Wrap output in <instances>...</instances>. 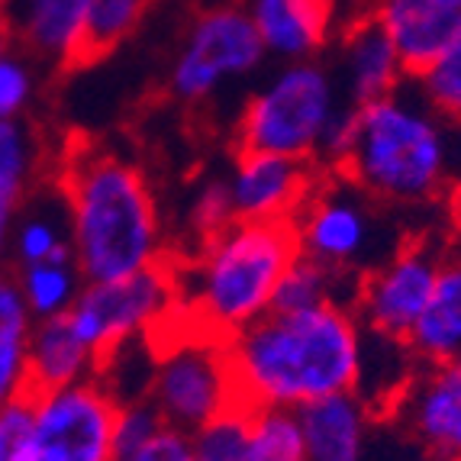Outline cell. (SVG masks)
I'll use <instances>...</instances> for the list:
<instances>
[{
	"instance_id": "1",
	"label": "cell",
	"mask_w": 461,
	"mask_h": 461,
	"mask_svg": "<svg viewBox=\"0 0 461 461\" xmlns=\"http://www.w3.org/2000/svg\"><path fill=\"white\" fill-rule=\"evenodd\" d=\"M85 281H113L171 262L162 200L139 158L104 142H71L52 168Z\"/></svg>"
},
{
	"instance_id": "2",
	"label": "cell",
	"mask_w": 461,
	"mask_h": 461,
	"mask_svg": "<svg viewBox=\"0 0 461 461\" xmlns=\"http://www.w3.org/2000/svg\"><path fill=\"white\" fill-rule=\"evenodd\" d=\"M368 332L348 300L271 310L226 339L239 407L300 410L362 387Z\"/></svg>"
},
{
	"instance_id": "3",
	"label": "cell",
	"mask_w": 461,
	"mask_h": 461,
	"mask_svg": "<svg viewBox=\"0 0 461 461\" xmlns=\"http://www.w3.org/2000/svg\"><path fill=\"white\" fill-rule=\"evenodd\" d=\"M336 175L384 210L448 203L461 177V126L448 123L407 81L352 107V139Z\"/></svg>"
},
{
	"instance_id": "4",
	"label": "cell",
	"mask_w": 461,
	"mask_h": 461,
	"mask_svg": "<svg viewBox=\"0 0 461 461\" xmlns=\"http://www.w3.org/2000/svg\"><path fill=\"white\" fill-rule=\"evenodd\" d=\"M300 255L291 223L232 220L226 230L175 252L177 320L213 339H232L275 310L285 271Z\"/></svg>"
},
{
	"instance_id": "5",
	"label": "cell",
	"mask_w": 461,
	"mask_h": 461,
	"mask_svg": "<svg viewBox=\"0 0 461 461\" xmlns=\"http://www.w3.org/2000/svg\"><path fill=\"white\" fill-rule=\"evenodd\" d=\"M352 107L326 59L277 62L249 91L232 126L236 149L271 152L316 165L342 110Z\"/></svg>"
},
{
	"instance_id": "6",
	"label": "cell",
	"mask_w": 461,
	"mask_h": 461,
	"mask_svg": "<svg viewBox=\"0 0 461 461\" xmlns=\"http://www.w3.org/2000/svg\"><path fill=\"white\" fill-rule=\"evenodd\" d=\"M268 62L262 39L239 0H203L181 26L165 91L177 107L200 110L226 91L246 85Z\"/></svg>"
},
{
	"instance_id": "7",
	"label": "cell",
	"mask_w": 461,
	"mask_h": 461,
	"mask_svg": "<svg viewBox=\"0 0 461 461\" xmlns=\"http://www.w3.org/2000/svg\"><path fill=\"white\" fill-rule=\"evenodd\" d=\"M142 397L158 410L168 426L197 432L216 416L239 407L230 355L223 339L203 336L181 323H171L152 339V362Z\"/></svg>"
},
{
	"instance_id": "8",
	"label": "cell",
	"mask_w": 461,
	"mask_h": 461,
	"mask_svg": "<svg viewBox=\"0 0 461 461\" xmlns=\"http://www.w3.org/2000/svg\"><path fill=\"white\" fill-rule=\"evenodd\" d=\"M300 255L336 275L355 277L381 262L397 242H387L384 207L336 171H323L291 220Z\"/></svg>"
},
{
	"instance_id": "9",
	"label": "cell",
	"mask_w": 461,
	"mask_h": 461,
	"mask_svg": "<svg viewBox=\"0 0 461 461\" xmlns=\"http://www.w3.org/2000/svg\"><path fill=\"white\" fill-rule=\"evenodd\" d=\"M175 320L177 281L171 262L113 281H87L68 310V323L94 348L100 368L116 352L158 339Z\"/></svg>"
},
{
	"instance_id": "10",
	"label": "cell",
	"mask_w": 461,
	"mask_h": 461,
	"mask_svg": "<svg viewBox=\"0 0 461 461\" xmlns=\"http://www.w3.org/2000/svg\"><path fill=\"white\" fill-rule=\"evenodd\" d=\"M120 403L123 400L100 375L30 393L26 461H113Z\"/></svg>"
},
{
	"instance_id": "11",
	"label": "cell",
	"mask_w": 461,
	"mask_h": 461,
	"mask_svg": "<svg viewBox=\"0 0 461 461\" xmlns=\"http://www.w3.org/2000/svg\"><path fill=\"white\" fill-rule=\"evenodd\" d=\"M442 249L446 236L400 239L381 262L355 277L348 303L368 336L407 346V336L429 300Z\"/></svg>"
},
{
	"instance_id": "12",
	"label": "cell",
	"mask_w": 461,
	"mask_h": 461,
	"mask_svg": "<svg viewBox=\"0 0 461 461\" xmlns=\"http://www.w3.org/2000/svg\"><path fill=\"white\" fill-rule=\"evenodd\" d=\"M426 461H461V358L416 365L381 410Z\"/></svg>"
},
{
	"instance_id": "13",
	"label": "cell",
	"mask_w": 461,
	"mask_h": 461,
	"mask_svg": "<svg viewBox=\"0 0 461 461\" xmlns=\"http://www.w3.org/2000/svg\"><path fill=\"white\" fill-rule=\"evenodd\" d=\"M323 171L310 162L236 149L223 168L232 216L252 223H291Z\"/></svg>"
},
{
	"instance_id": "14",
	"label": "cell",
	"mask_w": 461,
	"mask_h": 461,
	"mask_svg": "<svg viewBox=\"0 0 461 461\" xmlns=\"http://www.w3.org/2000/svg\"><path fill=\"white\" fill-rule=\"evenodd\" d=\"M326 62L352 107L384 97L410 81L393 42L368 10L355 14L352 20H342L326 52Z\"/></svg>"
},
{
	"instance_id": "15",
	"label": "cell",
	"mask_w": 461,
	"mask_h": 461,
	"mask_svg": "<svg viewBox=\"0 0 461 461\" xmlns=\"http://www.w3.org/2000/svg\"><path fill=\"white\" fill-rule=\"evenodd\" d=\"M275 62L326 59L342 14L339 0H239Z\"/></svg>"
},
{
	"instance_id": "16",
	"label": "cell",
	"mask_w": 461,
	"mask_h": 461,
	"mask_svg": "<svg viewBox=\"0 0 461 461\" xmlns=\"http://www.w3.org/2000/svg\"><path fill=\"white\" fill-rule=\"evenodd\" d=\"M4 23L16 49L49 71L77 68L91 59L81 0H10Z\"/></svg>"
},
{
	"instance_id": "17",
	"label": "cell",
	"mask_w": 461,
	"mask_h": 461,
	"mask_svg": "<svg viewBox=\"0 0 461 461\" xmlns=\"http://www.w3.org/2000/svg\"><path fill=\"white\" fill-rule=\"evenodd\" d=\"M368 14L387 32L410 77L423 75L461 32V0H371Z\"/></svg>"
},
{
	"instance_id": "18",
	"label": "cell",
	"mask_w": 461,
	"mask_h": 461,
	"mask_svg": "<svg viewBox=\"0 0 461 461\" xmlns=\"http://www.w3.org/2000/svg\"><path fill=\"white\" fill-rule=\"evenodd\" d=\"M303 461H368L381 413L365 393L346 391L297 410Z\"/></svg>"
},
{
	"instance_id": "19",
	"label": "cell",
	"mask_w": 461,
	"mask_h": 461,
	"mask_svg": "<svg viewBox=\"0 0 461 461\" xmlns=\"http://www.w3.org/2000/svg\"><path fill=\"white\" fill-rule=\"evenodd\" d=\"M407 352L416 365L461 358V232L446 236L429 300L407 336Z\"/></svg>"
},
{
	"instance_id": "20",
	"label": "cell",
	"mask_w": 461,
	"mask_h": 461,
	"mask_svg": "<svg viewBox=\"0 0 461 461\" xmlns=\"http://www.w3.org/2000/svg\"><path fill=\"white\" fill-rule=\"evenodd\" d=\"M100 375V358L68 323V313L36 320L30 336V387L55 391Z\"/></svg>"
},
{
	"instance_id": "21",
	"label": "cell",
	"mask_w": 461,
	"mask_h": 461,
	"mask_svg": "<svg viewBox=\"0 0 461 461\" xmlns=\"http://www.w3.org/2000/svg\"><path fill=\"white\" fill-rule=\"evenodd\" d=\"M55 152L30 116L0 120V200L23 207L42 185L52 181Z\"/></svg>"
},
{
	"instance_id": "22",
	"label": "cell",
	"mask_w": 461,
	"mask_h": 461,
	"mask_svg": "<svg viewBox=\"0 0 461 461\" xmlns=\"http://www.w3.org/2000/svg\"><path fill=\"white\" fill-rule=\"evenodd\" d=\"M36 316L26 310L23 294L10 268H0V407L26 400L30 387V336Z\"/></svg>"
},
{
	"instance_id": "23",
	"label": "cell",
	"mask_w": 461,
	"mask_h": 461,
	"mask_svg": "<svg viewBox=\"0 0 461 461\" xmlns=\"http://www.w3.org/2000/svg\"><path fill=\"white\" fill-rule=\"evenodd\" d=\"M65 255H71V239L62 197H59V191H55L52 200H42L39 194H32L23 207L16 210L14 232H10L7 268L52 262V258H65Z\"/></svg>"
},
{
	"instance_id": "24",
	"label": "cell",
	"mask_w": 461,
	"mask_h": 461,
	"mask_svg": "<svg viewBox=\"0 0 461 461\" xmlns=\"http://www.w3.org/2000/svg\"><path fill=\"white\" fill-rule=\"evenodd\" d=\"M16 277V287L23 294V303L36 320H52L65 316L75 307L77 294L87 285L81 268L75 265L71 255L52 258V262L23 265V268H10Z\"/></svg>"
},
{
	"instance_id": "25",
	"label": "cell",
	"mask_w": 461,
	"mask_h": 461,
	"mask_svg": "<svg viewBox=\"0 0 461 461\" xmlns=\"http://www.w3.org/2000/svg\"><path fill=\"white\" fill-rule=\"evenodd\" d=\"M352 285L355 281L323 268L307 255H297L281 277V285H277L275 310H307L320 307V303H332V300H348Z\"/></svg>"
},
{
	"instance_id": "26",
	"label": "cell",
	"mask_w": 461,
	"mask_h": 461,
	"mask_svg": "<svg viewBox=\"0 0 461 461\" xmlns=\"http://www.w3.org/2000/svg\"><path fill=\"white\" fill-rule=\"evenodd\" d=\"M246 426L252 461H303V429L297 410L246 407Z\"/></svg>"
},
{
	"instance_id": "27",
	"label": "cell",
	"mask_w": 461,
	"mask_h": 461,
	"mask_svg": "<svg viewBox=\"0 0 461 461\" xmlns=\"http://www.w3.org/2000/svg\"><path fill=\"white\" fill-rule=\"evenodd\" d=\"M152 4L155 0H81L91 59L130 42L142 30Z\"/></svg>"
},
{
	"instance_id": "28",
	"label": "cell",
	"mask_w": 461,
	"mask_h": 461,
	"mask_svg": "<svg viewBox=\"0 0 461 461\" xmlns=\"http://www.w3.org/2000/svg\"><path fill=\"white\" fill-rule=\"evenodd\" d=\"M42 65L23 49H10L0 59V120H23L32 113L42 91Z\"/></svg>"
},
{
	"instance_id": "29",
	"label": "cell",
	"mask_w": 461,
	"mask_h": 461,
	"mask_svg": "<svg viewBox=\"0 0 461 461\" xmlns=\"http://www.w3.org/2000/svg\"><path fill=\"white\" fill-rule=\"evenodd\" d=\"M236 216H232V203H230V191H226L223 171H213L203 181H197L187 197V210H185V226H187V246L200 242V239L213 236V232L226 230Z\"/></svg>"
},
{
	"instance_id": "30",
	"label": "cell",
	"mask_w": 461,
	"mask_h": 461,
	"mask_svg": "<svg viewBox=\"0 0 461 461\" xmlns=\"http://www.w3.org/2000/svg\"><path fill=\"white\" fill-rule=\"evenodd\" d=\"M448 123L461 126V32L423 75L410 77Z\"/></svg>"
},
{
	"instance_id": "31",
	"label": "cell",
	"mask_w": 461,
	"mask_h": 461,
	"mask_svg": "<svg viewBox=\"0 0 461 461\" xmlns=\"http://www.w3.org/2000/svg\"><path fill=\"white\" fill-rule=\"evenodd\" d=\"M194 461H252L246 407L216 416L213 423L194 432Z\"/></svg>"
},
{
	"instance_id": "32",
	"label": "cell",
	"mask_w": 461,
	"mask_h": 461,
	"mask_svg": "<svg viewBox=\"0 0 461 461\" xmlns=\"http://www.w3.org/2000/svg\"><path fill=\"white\" fill-rule=\"evenodd\" d=\"M113 461H194V436L177 426L158 423L146 438L116 448Z\"/></svg>"
},
{
	"instance_id": "33",
	"label": "cell",
	"mask_w": 461,
	"mask_h": 461,
	"mask_svg": "<svg viewBox=\"0 0 461 461\" xmlns=\"http://www.w3.org/2000/svg\"><path fill=\"white\" fill-rule=\"evenodd\" d=\"M30 397L0 407V461H26L30 455Z\"/></svg>"
},
{
	"instance_id": "34",
	"label": "cell",
	"mask_w": 461,
	"mask_h": 461,
	"mask_svg": "<svg viewBox=\"0 0 461 461\" xmlns=\"http://www.w3.org/2000/svg\"><path fill=\"white\" fill-rule=\"evenodd\" d=\"M14 220H16V207L0 200V268H7L10 262V232H14Z\"/></svg>"
},
{
	"instance_id": "35",
	"label": "cell",
	"mask_w": 461,
	"mask_h": 461,
	"mask_svg": "<svg viewBox=\"0 0 461 461\" xmlns=\"http://www.w3.org/2000/svg\"><path fill=\"white\" fill-rule=\"evenodd\" d=\"M448 210H452V220H455V226H458V232H461V177H458V185H455L452 197H448Z\"/></svg>"
},
{
	"instance_id": "36",
	"label": "cell",
	"mask_w": 461,
	"mask_h": 461,
	"mask_svg": "<svg viewBox=\"0 0 461 461\" xmlns=\"http://www.w3.org/2000/svg\"><path fill=\"white\" fill-rule=\"evenodd\" d=\"M14 46H16V42H14V32H10V26L4 23V20H0V59H4V55H7Z\"/></svg>"
},
{
	"instance_id": "37",
	"label": "cell",
	"mask_w": 461,
	"mask_h": 461,
	"mask_svg": "<svg viewBox=\"0 0 461 461\" xmlns=\"http://www.w3.org/2000/svg\"><path fill=\"white\" fill-rule=\"evenodd\" d=\"M7 7H10V0H0V20L7 16Z\"/></svg>"
},
{
	"instance_id": "38",
	"label": "cell",
	"mask_w": 461,
	"mask_h": 461,
	"mask_svg": "<svg viewBox=\"0 0 461 461\" xmlns=\"http://www.w3.org/2000/svg\"><path fill=\"white\" fill-rule=\"evenodd\" d=\"M413 461H426V458H423V455H416V458H413Z\"/></svg>"
}]
</instances>
